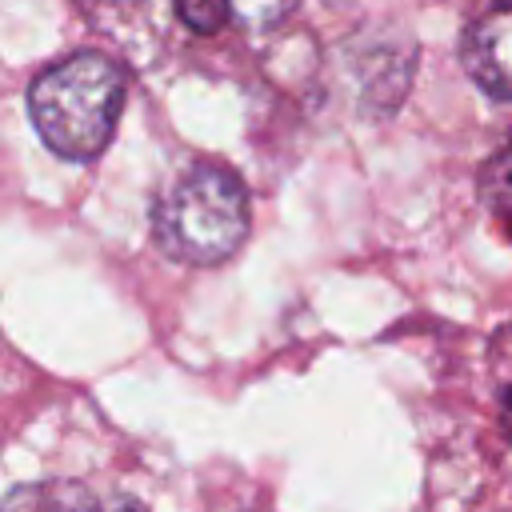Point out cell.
Returning <instances> with one entry per match:
<instances>
[{
    "label": "cell",
    "mask_w": 512,
    "mask_h": 512,
    "mask_svg": "<svg viewBox=\"0 0 512 512\" xmlns=\"http://www.w3.org/2000/svg\"><path fill=\"white\" fill-rule=\"evenodd\" d=\"M124 108V72L100 52H76L44 68L28 88L40 140L64 160H92L108 148Z\"/></svg>",
    "instance_id": "cell-1"
},
{
    "label": "cell",
    "mask_w": 512,
    "mask_h": 512,
    "mask_svg": "<svg viewBox=\"0 0 512 512\" xmlns=\"http://www.w3.org/2000/svg\"><path fill=\"white\" fill-rule=\"evenodd\" d=\"M248 192L224 164L184 168L152 204V236L176 264H220L248 236Z\"/></svg>",
    "instance_id": "cell-2"
},
{
    "label": "cell",
    "mask_w": 512,
    "mask_h": 512,
    "mask_svg": "<svg viewBox=\"0 0 512 512\" xmlns=\"http://www.w3.org/2000/svg\"><path fill=\"white\" fill-rule=\"evenodd\" d=\"M460 64L496 100H512V0L476 16L460 40Z\"/></svg>",
    "instance_id": "cell-3"
},
{
    "label": "cell",
    "mask_w": 512,
    "mask_h": 512,
    "mask_svg": "<svg viewBox=\"0 0 512 512\" xmlns=\"http://www.w3.org/2000/svg\"><path fill=\"white\" fill-rule=\"evenodd\" d=\"M104 508H108V500H100L84 484H72V480H40V484L16 488L4 500L0 512H104Z\"/></svg>",
    "instance_id": "cell-4"
},
{
    "label": "cell",
    "mask_w": 512,
    "mask_h": 512,
    "mask_svg": "<svg viewBox=\"0 0 512 512\" xmlns=\"http://www.w3.org/2000/svg\"><path fill=\"white\" fill-rule=\"evenodd\" d=\"M480 200L496 216H512V140L500 152H492L480 168Z\"/></svg>",
    "instance_id": "cell-5"
},
{
    "label": "cell",
    "mask_w": 512,
    "mask_h": 512,
    "mask_svg": "<svg viewBox=\"0 0 512 512\" xmlns=\"http://www.w3.org/2000/svg\"><path fill=\"white\" fill-rule=\"evenodd\" d=\"M296 0H224V12L248 28V32H268L276 24H284L292 16Z\"/></svg>",
    "instance_id": "cell-6"
},
{
    "label": "cell",
    "mask_w": 512,
    "mask_h": 512,
    "mask_svg": "<svg viewBox=\"0 0 512 512\" xmlns=\"http://www.w3.org/2000/svg\"><path fill=\"white\" fill-rule=\"evenodd\" d=\"M176 16L184 20V28L212 36L224 24V0H176Z\"/></svg>",
    "instance_id": "cell-7"
},
{
    "label": "cell",
    "mask_w": 512,
    "mask_h": 512,
    "mask_svg": "<svg viewBox=\"0 0 512 512\" xmlns=\"http://www.w3.org/2000/svg\"><path fill=\"white\" fill-rule=\"evenodd\" d=\"M104 512H144V504H136V500H108Z\"/></svg>",
    "instance_id": "cell-8"
}]
</instances>
